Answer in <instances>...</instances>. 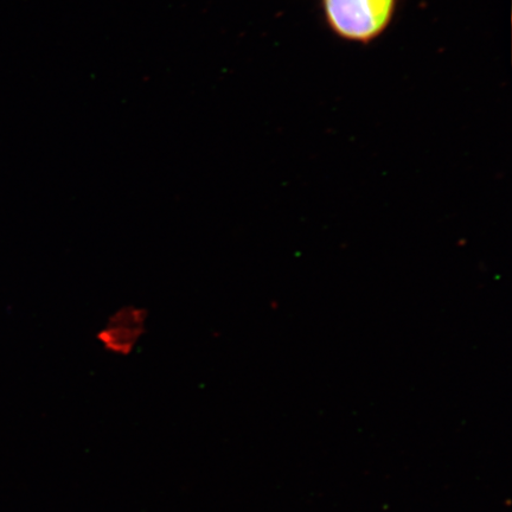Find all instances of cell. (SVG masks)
<instances>
[{"instance_id":"7a4b0ae2","label":"cell","mask_w":512,"mask_h":512,"mask_svg":"<svg viewBox=\"0 0 512 512\" xmlns=\"http://www.w3.org/2000/svg\"><path fill=\"white\" fill-rule=\"evenodd\" d=\"M147 311L127 305L115 311L99 330L96 339L110 354L127 356L137 348L146 332Z\"/></svg>"},{"instance_id":"6da1fadb","label":"cell","mask_w":512,"mask_h":512,"mask_svg":"<svg viewBox=\"0 0 512 512\" xmlns=\"http://www.w3.org/2000/svg\"><path fill=\"white\" fill-rule=\"evenodd\" d=\"M326 24L342 40L369 44L392 24L399 0H320Z\"/></svg>"}]
</instances>
